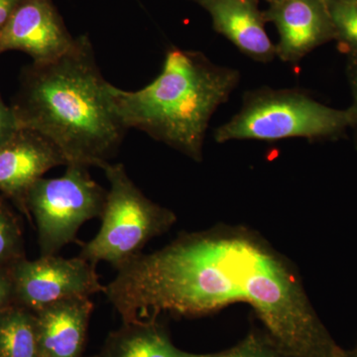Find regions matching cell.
I'll use <instances>...</instances> for the list:
<instances>
[{
	"mask_svg": "<svg viewBox=\"0 0 357 357\" xmlns=\"http://www.w3.org/2000/svg\"><path fill=\"white\" fill-rule=\"evenodd\" d=\"M116 271L105 295L123 323L157 321L162 314L195 318L244 303L289 356H344L293 265L248 229L182 234Z\"/></svg>",
	"mask_w": 357,
	"mask_h": 357,
	"instance_id": "cell-1",
	"label": "cell"
},
{
	"mask_svg": "<svg viewBox=\"0 0 357 357\" xmlns=\"http://www.w3.org/2000/svg\"><path fill=\"white\" fill-rule=\"evenodd\" d=\"M109 86L91 41L82 36L62 57L23 70L11 107L20 128L48 138L67 166L102 168L128 130L115 112Z\"/></svg>",
	"mask_w": 357,
	"mask_h": 357,
	"instance_id": "cell-2",
	"label": "cell"
},
{
	"mask_svg": "<svg viewBox=\"0 0 357 357\" xmlns=\"http://www.w3.org/2000/svg\"><path fill=\"white\" fill-rule=\"evenodd\" d=\"M239 82L238 70L215 64L201 52L172 47L151 84L134 91L110 84L109 93L124 128L201 162L211 117Z\"/></svg>",
	"mask_w": 357,
	"mask_h": 357,
	"instance_id": "cell-3",
	"label": "cell"
},
{
	"mask_svg": "<svg viewBox=\"0 0 357 357\" xmlns=\"http://www.w3.org/2000/svg\"><path fill=\"white\" fill-rule=\"evenodd\" d=\"M351 124L349 107H328L303 89L261 86L244 93L241 110L215 129L213 138L218 143L288 138L335 140L342 137Z\"/></svg>",
	"mask_w": 357,
	"mask_h": 357,
	"instance_id": "cell-4",
	"label": "cell"
},
{
	"mask_svg": "<svg viewBox=\"0 0 357 357\" xmlns=\"http://www.w3.org/2000/svg\"><path fill=\"white\" fill-rule=\"evenodd\" d=\"M102 169L109 183L102 225L79 256L93 264L105 261L119 269L141 255L151 239L168 231L177 218L172 211L148 199L122 164L107 163Z\"/></svg>",
	"mask_w": 357,
	"mask_h": 357,
	"instance_id": "cell-5",
	"label": "cell"
},
{
	"mask_svg": "<svg viewBox=\"0 0 357 357\" xmlns=\"http://www.w3.org/2000/svg\"><path fill=\"white\" fill-rule=\"evenodd\" d=\"M107 195L83 166H67L59 178H39L26 195L24 206L36 223L40 255H58L76 241L84 222L102 217Z\"/></svg>",
	"mask_w": 357,
	"mask_h": 357,
	"instance_id": "cell-6",
	"label": "cell"
},
{
	"mask_svg": "<svg viewBox=\"0 0 357 357\" xmlns=\"http://www.w3.org/2000/svg\"><path fill=\"white\" fill-rule=\"evenodd\" d=\"M15 304L36 312L47 306L69 298L91 297L105 293L96 264L77 256L24 257L10 267Z\"/></svg>",
	"mask_w": 357,
	"mask_h": 357,
	"instance_id": "cell-7",
	"label": "cell"
},
{
	"mask_svg": "<svg viewBox=\"0 0 357 357\" xmlns=\"http://www.w3.org/2000/svg\"><path fill=\"white\" fill-rule=\"evenodd\" d=\"M75 42L51 0H22L0 32V54L24 52L40 64L62 57Z\"/></svg>",
	"mask_w": 357,
	"mask_h": 357,
	"instance_id": "cell-8",
	"label": "cell"
},
{
	"mask_svg": "<svg viewBox=\"0 0 357 357\" xmlns=\"http://www.w3.org/2000/svg\"><path fill=\"white\" fill-rule=\"evenodd\" d=\"M67 162L53 143L36 131L20 128L0 145V195L25 213L30 188L45 173Z\"/></svg>",
	"mask_w": 357,
	"mask_h": 357,
	"instance_id": "cell-9",
	"label": "cell"
},
{
	"mask_svg": "<svg viewBox=\"0 0 357 357\" xmlns=\"http://www.w3.org/2000/svg\"><path fill=\"white\" fill-rule=\"evenodd\" d=\"M278 30L276 57L296 65L307 54L331 40L335 31L326 0H277L264 13Z\"/></svg>",
	"mask_w": 357,
	"mask_h": 357,
	"instance_id": "cell-10",
	"label": "cell"
},
{
	"mask_svg": "<svg viewBox=\"0 0 357 357\" xmlns=\"http://www.w3.org/2000/svg\"><path fill=\"white\" fill-rule=\"evenodd\" d=\"M210 13L215 31L231 42L243 55L258 63L276 57V46L265 30L264 14L257 0H192Z\"/></svg>",
	"mask_w": 357,
	"mask_h": 357,
	"instance_id": "cell-11",
	"label": "cell"
},
{
	"mask_svg": "<svg viewBox=\"0 0 357 357\" xmlns=\"http://www.w3.org/2000/svg\"><path fill=\"white\" fill-rule=\"evenodd\" d=\"M93 311L89 297H75L35 312L41 356L82 357Z\"/></svg>",
	"mask_w": 357,
	"mask_h": 357,
	"instance_id": "cell-12",
	"label": "cell"
},
{
	"mask_svg": "<svg viewBox=\"0 0 357 357\" xmlns=\"http://www.w3.org/2000/svg\"><path fill=\"white\" fill-rule=\"evenodd\" d=\"M211 354H191L173 344L157 321L123 323L110 333L96 357H210Z\"/></svg>",
	"mask_w": 357,
	"mask_h": 357,
	"instance_id": "cell-13",
	"label": "cell"
},
{
	"mask_svg": "<svg viewBox=\"0 0 357 357\" xmlns=\"http://www.w3.org/2000/svg\"><path fill=\"white\" fill-rule=\"evenodd\" d=\"M0 357H42L34 312L14 304L0 312Z\"/></svg>",
	"mask_w": 357,
	"mask_h": 357,
	"instance_id": "cell-14",
	"label": "cell"
},
{
	"mask_svg": "<svg viewBox=\"0 0 357 357\" xmlns=\"http://www.w3.org/2000/svg\"><path fill=\"white\" fill-rule=\"evenodd\" d=\"M335 31L347 56H357V3L347 0H326Z\"/></svg>",
	"mask_w": 357,
	"mask_h": 357,
	"instance_id": "cell-15",
	"label": "cell"
},
{
	"mask_svg": "<svg viewBox=\"0 0 357 357\" xmlns=\"http://www.w3.org/2000/svg\"><path fill=\"white\" fill-rule=\"evenodd\" d=\"M24 257V239L20 222L0 195V265L11 266Z\"/></svg>",
	"mask_w": 357,
	"mask_h": 357,
	"instance_id": "cell-16",
	"label": "cell"
},
{
	"mask_svg": "<svg viewBox=\"0 0 357 357\" xmlns=\"http://www.w3.org/2000/svg\"><path fill=\"white\" fill-rule=\"evenodd\" d=\"M210 357H291L267 333L252 332L227 351L211 354Z\"/></svg>",
	"mask_w": 357,
	"mask_h": 357,
	"instance_id": "cell-17",
	"label": "cell"
},
{
	"mask_svg": "<svg viewBox=\"0 0 357 357\" xmlns=\"http://www.w3.org/2000/svg\"><path fill=\"white\" fill-rule=\"evenodd\" d=\"M347 77L352 96L349 107L352 114L351 130L354 131V144L357 149V56H347Z\"/></svg>",
	"mask_w": 357,
	"mask_h": 357,
	"instance_id": "cell-18",
	"label": "cell"
},
{
	"mask_svg": "<svg viewBox=\"0 0 357 357\" xmlns=\"http://www.w3.org/2000/svg\"><path fill=\"white\" fill-rule=\"evenodd\" d=\"M20 129L13 107L7 105L0 96V145L6 143Z\"/></svg>",
	"mask_w": 357,
	"mask_h": 357,
	"instance_id": "cell-19",
	"label": "cell"
},
{
	"mask_svg": "<svg viewBox=\"0 0 357 357\" xmlns=\"http://www.w3.org/2000/svg\"><path fill=\"white\" fill-rule=\"evenodd\" d=\"M10 266L0 265V312L15 304Z\"/></svg>",
	"mask_w": 357,
	"mask_h": 357,
	"instance_id": "cell-20",
	"label": "cell"
},
{
	"mask_svg": "<svg viewBox=\"0 0 357 357\" xmlns=\"http://www.w3.org/2000/svg\"><path fill=\"white\" fill-rule=\"evenodd\" d=\"M22 0H0V32Z\"/></svg>",
	"mask_w": 357,
	"mask_h": 357,
	"instance_id": "cell-21",
	"label": "cell"
},
{
	"mask_svg": "<svg viewBox=\"0 0 357 357\" xmlns=\"http://www.w3.org/2000/svg\"><path fill=\"white\" fill-rule=\"evenodd\" d=\"M344 357H357V342L351 349L347 351L345 349Z\"/></svg>",
	"mask_w": 357,
	"mask_h": 357,
	"instance_id": "cell-22",
	"label": "cell"
},
{
	"mask_svg": "<svg viewBox=\"0 0 357 357\" xmlns=\"http://www.w3.org/2000/svg\"><path fill=\"white\" fill-rule=\"evenodd\" d=\"M347 1L354 2V3H357V0H347Z\"/></svg>",
	"mask_w": 357,
	"mask_h": 357,
	"instance_id": "cell-23",
	"label": "cell"
},
{
	"mask_svg": "<svg viewBox=\"0 0 357 357\" xmlns=\"http://www.w3.org/2000/svg\"><path fill=\"white\" fill-rule=\"evenodd\" d=\"M269 1L271 2V3H272V2L277 1V0H269Z\"/></svg>",
	"mask_w": 357,
	"mask_h": 357,
	"instance_id": "cell-24",
	"label": "cell"
}]
</instances>
